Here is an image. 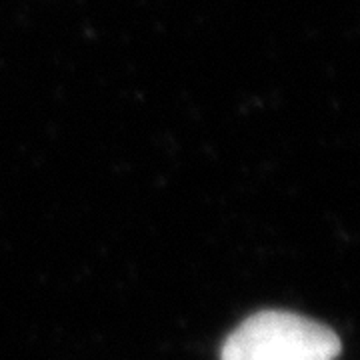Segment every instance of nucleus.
<instances>
[{
	"label": "nucleus",
	"instance_id": "obj_1",
	"mask_svg": "<svg viewBox=\"0 0 360 360\" xmlns=\"http://www.w3.org/2000/svg\"><path fill=\"white\" fill-rule=\"evenodd\" d=\"M338 336L319 322L284 310H264L232 333L220 360H335Z\"/></svg>",
	"mask_w": 360,
	"mask_h": 360
}]
</instances>
